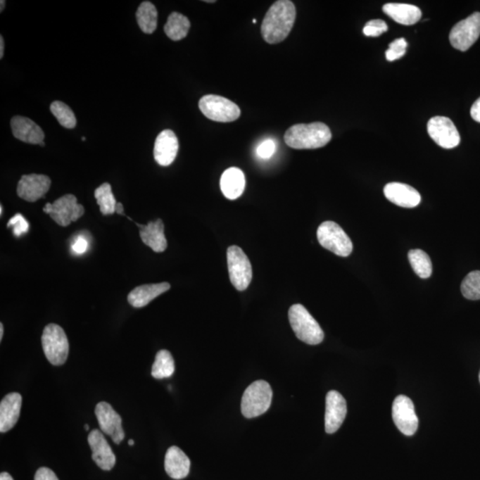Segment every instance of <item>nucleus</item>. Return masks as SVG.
<instances>
[{
	"mask_svg": "<svg viewBox=\"0 0 480 480\" xmlns=\"http://www.w3.org/2000/svg\"><path fill=\"white\" fill-rule=\"evenodd\" d=\"M296 9L289 0L274 2L263 19L261 32L263 39L269 44H278L289 37L295 25Z\"/></svg>",
	"mask_w": 480,
	"mask_h": 480,
	"instance_id": "obj_1",
	"label": "nucleus"
},
{
	"mask_svg": "<svg viewBox=\"0 0 480 480\" xmlns=\"http://www.w3.org/2000/svg\"><path fill=\"white\" fill-rule=\"evenodd\" d=\"M332 139V133L326 124L314 122L296 124L284 135L287 146L296 150H312L326 146Z\"/></svg>",
	"mask_w": 480,
	"mask_h": 480,
	"instance_id": "obj_2",
	"label": "nucleus"
},
{
	"mask_svg": "<svg viewBox=\"0 0 480 480\" xmlns=\"http://www.w3.org/2000/svg\"><path fill=\"white\" fill-rule=\"evenodd\" d=\"M291 327L299 340L310 346L322 343L324 332L320 324L302 304H293L289 310Z\"/></svg>",
	"mask_w": 480,
	"mask_h": 480,
	"instance_id": "obj_3",
	"label": "nucleus"
},
{
	"mask_svg": "<svg viewBox=\"0 0 480 480\" xmlns=\"http://www.w3.org/2000/svg\"><path fill=\"white\" fill-rule=\"evenodd\" d=\"M272 389L265 381H253L246 389L241 411L246 418L260 417L268 411L272 401Z\"/></svg>",
	"mask_w": 480,
	"mask_h": 480,
	"instance_id": "obj_4",
	"label": "nucleus"
},
{
	"mask_svg": "<svg viewBox=\"0 0 480 480\" xmlns=\"http://www.w3.org/2000/svg\"><path fill=\"white\" fill-rule=\"evenodd\" d=\"M44 353L53 366H62L69 356V341L64 330L56 324H49L44 329L42 337Z\"/></svg>",
	"mask_w": 480,
	"mask_h": 480,
	"instance_id": "obj_5",
	"label": "nucleus"
},
{
	"mask_svg": "<svg viewBox=\"0 0 480 480\" xmlns=\"http://www.w3.org/2000/svg\"><path fill=\"white\" fill-rule=\"evenodd\" d=\"M198 107L206 117L216 122H232L238 120L241 114V110L236 103L227 98L215 94L203 96L199 100Z\"/></svg>",
	"mask_w": 480,
	"mask_h": 480,
	"instance_id": "obj_6",
	"label": "nucleus"
},
{
	"mask_svg": "<svg viewBox=\"0 0 480 480\" xmlns=\"http://www.w3.org/2000/svg\"><path fill=\"white\" fill-rule=\"evenodd\" d=\"M317 236L320 244L334 255L347 257L353 252V242L336 222L327 221L321 224Z\"/></svg>",
	"mask_w": 480,
	"mask_h": 480,
	"instance_id": "obj_7",
	"label": "nucleus"
},
{
	"mask_svg": "<svg viewBox=\"0 0 480 480\" xmlns=\"http://www.w3.org/2000/svg\"><path fill=\"white\" fill-rule=\"evenodd\" d=\"M227 263L229 279L235 289L244 291L253 278L251 263L239 246H232L227 250Z\"/></svg>",
	"mask_w": 480,
	"mask_h": 480,
	"instance_id": "obj_8",
	"label": "nucleus"
},
{
	"mask_svg": "<svg viewBox=\"0 0 480 480\" xmlns=\"http://www.w3.org/2000/svg\"><path fill=\"white\" fill-rule=\"evenodd\" d=\"M43 211L49 214L57 225L67 227L84 215V208L77 203L75 196L67 194L53 203H46Z\"/></svg>",
	"mask_w": 480,
	"mask_h": 480,
	"instance_id": "obj_9",
	"label": "nucleus"
},
{
	"mask_svg": "<svg viewBox=\"0 0 480 480\" xmlns=\"http://www.w3.org/2000/svg\"><path fill=\"white\" fill-rule=\"evenodd\" d=\"M480 36V13L476 12L462 21L456 23L449 35L454 49L467 51Z\"/></svg>",
	"mask_w": 480,
	"mask_h": 480,
	"instance_id": "obj_10",
	"label": "nucleus"
},
{
	"mask_svg": "<svg viewBox=\"0 0 480 480\" xmlns=\"http://www.w3.org/2000/svg\"><path fill=\"white\" fill-rule=\"evenodd\" d=\"M392 418L398 430L405 436H413L418 429L419 420L413 401L400 395L392 405Z\"/></svg>",
	"mask_w": 480,
	"mask_h": 480,
	"instance_id": "obj_11",
	"label": "nucleus"
},
{
	"mask_svg": "<svg viewBox=\"0 0 480 480\" xmlns=\"http://www.w3.org/2000/svg\"><path fill=\"white\" fill-rule=\"evenodd\" d=\"M427 130L431 139L442 148H455L461 141L457 128L450 118L447 117L431 118L429 120Z\"/></svg>",
	"mask_w": 480,
	"mask_h": 480,
	"instance_id": "obj_12",
	"label": "nucleus"
},
{
	"mask_svg": "<svg viewBox=\"0 0 480 480\" xmlns=\"http://www.w3.org/2000/svg\"><path fill=\"white\" fill-rule=\"evenodd\" d=\"M96 415L101 431L110 436L115 444H120L125 438L122 418L107 402L96 405Z\"/></svg>",
	"mask_w": 480,
	"mask_h": 480,
	"instance_id": "obj_13",
	"label": "nucleus"
},
{
	"mask_svg": "<svg viewBox=\"0 0 480 480\" xmlns=\"http://www.w3.org/2000/svg\"><path fill=\"white\" fill-rule=\"evenodd\" d=\"M347 415V403L343 395L336 391H331L326 398V415L324 430L333 434L339 430Z\"/></svg>",
	"mask_w": 480,
	"mask_h": 480,
	"instance_id": "obj_14",
	"label": "nucleus"
},
{
	"mask_svg": "<svg viewBox=\"0 0 480 480\" xmlns=\"http://www.w3.org/2000/svg\"><path fill=\"white\" fill-rule=\"evenodd\" d=\"M51 186V179L45 175H25L17 185V195L23 201L36 202L45 197Z\"/></svg>",
	"mask_w": 480,
	"mask_h": 480,
	"instance_id": "obj_15",
	"label": "nucleus"
},
{
	"mask_svg": "<svg viewBox=\"0 0 480 480\" xmlns=\"http://www.w3.org/2000/svg\"><path fill=\"white\" fill-rule=\"evenodd\" d=\"M87 441L92 450V459L98 467L103 471H110L116 464V456L103 434L99 430H93Z\"/></svg>",
	"mask_w": 480,
	"mask_h": 480,
	"instance_id": "obj_16",
	"label": "nucleus"
},
{
	"mask_svg": "<svg viewBox=\"0 0 480 480\" xmlns=\"http://www.w3.org/2000/svg\"><path fill=\"white\" fill-rule=\"evenodd\" d=\"M179 150L177 135L172 130L162 131L154 145V158L158 165L168 167L175 160Z\"/></svg>",
	"mask_w": 480,
	"mask_h": 480,
	"instance_id": "obj_17",
	"label": "nucleus"
},
{
	"mask_svg": "<svg viewBox=\"0 0 480 480\" xmlns=\"http://www.w3.org/2000/svg\"><path fill=\"white\" fill-rule=\"evenodd\" d=\"M11 128L13 137L23 143L39 144L45 146L44 139L45 134L42 128L30 118L15 116L11 120Z\"/></svg>",
	"mask_w": 480,
	"mask_h": 480,
	"instance_id": "obj_18",
	"label": "nucleus"
},
{
	"mask_svg": "<svg viewBox=\"0 0 480 480\" xmlns=\"http://www.w3.org/2000/svg\"><path fill=\"white\" fill-rule=\"evenodd\" d=\"M384 192L388 201L398 207L413 208L417 207L421 202V195L415 188L400 182L388 184L385 186Z\"/></svg>",
	"mask_w": 480,
	"mask_h": 480,
	"instance_id": "obj_19",
	"label": "nucleus"
},
{
	"mask_svg": "<svg viewBox=\"0 0 480 480\" xmlns=\"http://www.w3.org/2000/svg\"><path fill=\"white\" fill-rule=\"evenodd\" d=\"M23 403L22 395L12 392L0 403V432L5 434L15 427L19 420Z\"/></svg>",
	"mask_w": 480,
	"mask_h": 480,
	"instance_id": "obj_20",
	"label": "nucleus"
},
{
	"mask_svg": "<svg viewBox=\"0 0 480 480\" xmlns=\"http://www.w3.org/2000/svg\"><path fill=\"white\" fill-rule=\"evenodd\" d=\"M191 461L184 452L178 447H171L165 457V472L170 478L182 479L190 473Z\"/></svg>",
	"mask_w": 480,
	"mask_h": 480,
	"instance_id": "obj_21",
	"label": "nucleus"
},
{
	"mask_svg": "<svg viewBox=\"0 0 480 480\" xmlns=\"http://www.w3.org/2000/svg\"><path fill=\"white\" fill-rule=\"evenodd\" d=\"M140 228V236L145 245L156 253L164 252L168 248V241L164 233V224L161 219L150 222L147 225L137 224Z\"/></svg>",
	"mask_w": 480,
	"mask_h": 480,
	"instance_id": "obj_22",
	"label": "nucleus"
},
{
	"mask_svg": "<svg viewBox=\"0 0 480 480\" xmlns=\"http://www.w3.org/2000/svg\"><path fill=\"white\" fill-rule=\"evenodd\" d=\"M170 284L162 282L158 284H147L135 287L127 296L128 303L134 308H143L156 299L158 296L168 292L170 289Z\"/></svg>",
	"mask_w": 480,
	"mask_h": 480,
	"instance_id": "obj_23",
	"label": "nucleus"
},
{
	"mask_svg": "<svg viewBox=\"0 0 480 480\" xmlns=\"http://www.w3.org/2000/svg\"><path fill=\"white\" fill-rule=\"evenodd\" d=\"M220 186L225 198L234 201L245 191V175L238 168H229L222 174Z\"/></svg>",
	"mask_w": 480,
	"mask_h": 480,
	"instance_id": "obj_24",
	"label": "nucleus"
},
{
	"mask_svg": "<svg viewBox=\"0 0 480 480\" xmlns=\"http://www.w3.org/2000/svg\"><path fill=\"white\" fill-rule=\"evenodd\" d=\"M383 11L402 25H413L422 17V11L417 6L402 3H388L384 6Z\"/></svg>",
	"mask_w": 480,
	"mask_h": 480,
	"instance_id": "obj_25",
	"label": "nucleus"
},
{
	"mask_svg": "<svg viewBox=\"0 0 480 480\" xmlns=\"http://www.w3.org/2000/svg\"><path fill=\"white\" fill-rule=\"evenodd\" d=\"M191 28L190 20L180 13L174 12L168 16L164 30L165 35L174 42L184 39Z\"/></svg>",
	"mask_w": 480,
	"mask_h": 480,
	"instance_id": "obj_26",
	"label": "nucleus"
},
{
	"mask_svg": "<svg viewBox=\"0 0 480 480\" xmlns=\"http://www.w3.org/2000/svg\"><path fill=\"white\" fill-rule=\"evenodd\" d=\"M137 19L143 32L151 34L158 26V11L156 6L150 1H144L137 12Z\"/></svg>",
	"mask_w": 480,
	"mask_h": 480,
	"instance_id": "obj_27",
	"label": "nucleus"
},
{
	"mask_svg": "<svg viewBox=\"0 0 480 480\" xmlns=\"http://www.w3.org/2000/svg\"><path fill=\"white\" fill-rule=\"evenodd\" d=\"M175 371V360L172 354L167 350L158 351L152 365L151 375L155 379H164L171 377Z\"/></svg>",
	"mask_w": 480,
	"mask_h": 480,
	"instance_id": "obj_28",
	"label": "nucleus"
},
{
	"mask_svg": "<svg viewBox=\"0 0 480 480\" xmlns=\"http://www.w3.org/2000/svg\"><path fill=\"white\" fill-rule=\"evenodd\" d=\"M408 260L412 268L421 279L430 278L432 273V263L430 256L421 249L410 250Z\"/></svg>",
	"mask_w": 480,
	"mask_h": 480,
	"instance_id": "obj_29",
	"label": "nucleus"
},
{
	"mask_svg": "<svg viewBox=\"0 0 480 480\" xmlns=\"http://www.w3.org/2000/svg\"><path fill=\"white\" fill-rule=\"evenodd\" d=\"M94 198L99 205L100 211L103 215H113L116 213L117 201L111 190V185L106 182L94 191Z\"/></svg>",
	"mask_w": 480,
	"mask_h": 480,
	"instance_id": "obj_30",
	"label": "nucleus"
},
{
	"mask_svg": "<svg viewBox=\"0 0 480 480\" xmlns=\"http://www.w3.org/2000/svg\"><path fill=\"white\" fill-rule=\"evenodd\" d=\"M51 113L58 120L61 126L65 128H69V130H72V128L76 127L77 120L75 114L67 104L63 103V101H56L51 104L50 106Z\"/></svg>",
	"mask_w": 480,
	"mask_h": 480,
	"instance_id": "obj_31",
	"label": "nucleus"
},
{
	"mask_svg": "<svg viewBox=\"0 0 480 480\" xmlns=\"http://www.w3.org/2000/svg\"><path fill=\"white\" fill-rule=\"evenodd\" d=\"M461 291L466 299L480 300V272L475 270L469 273L462 280Z\"/></svg>",
	"mask_w": 480,
	"mask_h": 480,
	"instance_id": "obj_32",
	"label": "nucleus"
},
{
	"mask_svg": "<svg viewBox=\"0 0 480 480\" xmlns=\"http://www.w3.org/2000/svg\"><path fill=\"white\" fill-rule=\"evenodd\" d=\"M408 43L403 38L395 39L393 42L390 44L389 49L386 51V59L390 62H393L395 60L400 59L405 55V49H407Z\"/></svg>",
	"mask_w": 480,
	"mask_h": 480,
	"instance_id": "obj_33",
	"label": "nucleus"
},
{
	"mask_svg": "<svg viewBox=\"0 0 480 480\" xmlns=\"http://www.w3.org/2000/svg\"><path fill=\"white\" fill-rule=\"evenodd\" d=\"M8 228H12L13 234L16 236H21L29 229V224L27 220L21 214H16L9 220Z\"/></svg>",
	"mask_w": 480,
	"mask_h": 480,
	"instance_id": "obj_34",
	"label": "nucleus"
},
{
	"mask_svg": "<svg viewBox=\"0 0 480 480\" xmlns=\"http://www.w3.org/2000/svg\"><path fill=\"white\" fill-rule=\"evenodd\" d=\"M388 26L383 20H372L364 27L363 32L367 37H379L386 32Z\"/></svg>",
	"mask_w": 480,
	"mask_h": 480,
	"instance_id": "obj_35",
	"label": "nucleus"
},
{
	"mask_svg": "<svg viewBox=\"0 0 480 480\" xmlns=\"http://www.w3.org/2000/svg\"><path fill=\"white\" fill-rule=\"evenodd\" d=\"M276 151V144L273 140L263 141L257 148L256 152L259 158L263 160H268Z\"/></svg>",
	"mask_w": 480,
	"mask_h": 480,
	"instance_id": "obj_36",
	"label": "nucleus"
},
{
	"mask_svg": "<svg viewBox=\"0 0 480 480\" xmlns=\"http://www.w3.org/2000/svg\"><path fill=\"white\" fill-rule=\"evenodd\" d=\"M34 480H59L56 473L49 468L42 467L37 471Z\"/></svg>",
	"mask_w": 480,
	"mask_h": 480,
	"instance_id": "obj_37",
	"label": "nucleus"
},
{
	"mask_svg": "<svg viewBox=\"0 0 480 480\" xmlns=\"http://www.w3.org/2000/svg\"><path fill=\"white\" fill-rule=\"evenodd\" d=\"M89 249V241L84 236H77L72 244V250L77 255H82Z\"/></svg>",
	"mask_w": 480,
	"mask_h": 480,
	"instance_id": "obj_38",
	"label": "nucleus"
},
{
	"mask_svg": "<svg viewBox=\"0 0 480 480\" xmlns=\"http://www.w3.org/2000/svg\"><path fill=\"white\" fill-rule=\"evenodd\" d=\"M471 115L473 120L476 121V122L480 123V97L475 101L474 103H473L471 110Z\"/></svg>",
	"mask_w": 480,
	"mask_h": 480,
	"instance_id": "obj_39",
	"label": "nucleus"
},
{
	"mask_svg": "<svg viewBox=\"0 0 480 480\" xmlns=\"http://www.w3.org/2000/svg\"><path fill=\"white\" fill-rule=\"evenodd\" d=\"M4 51H5V42H4V38H3V36H0V58H3L4 57Z\"/></svg>",
	"mask_w": 480,
	"mask_h": 480,
	"instance_id": "obj_40",
	"label": "nucleus"
},
{
	"mask_svg": "<svg viewBox=\"0 0 480 480\" xmlns=\"http://www.w3.org/2000/svg\"><path fill=\"white\" fill-rule=\"evenodd\" d=\"M116 213L118 215H126L124 212L123 205L121 203L118 202L116 206Z\"/></svg>",
	"mask_w": 480,
	"mask_h": 480,
	"instance_id": "obj_41",
	"label": "nucleus"
},
{
	"mask_svg": "<svg viewBox=\"0 0 480 480\" xmlns=\"http://www.w3.org/2000/svg\"><path fill=\"white\" fill-rule=\"evenodd\" d=\"M0 480H13V476L8 472H2L0 474Z\"/></svg>",
	"mask_w": 480,
	"mask_h": 480,
	"instance_id": "obj_42",
	"label": "nucleus"
},
{
	"mask_svg": "<svg viewBox=\"0 0 480 480\" xmlns=\"http://www.w3.org/2000/svg\"><path fill=\"white\" fill-rule=\"evenodd\" d=\"M3 336H4V324L0 323V341H2Z\"/></svg>",
	"mask_w": 480,
	"mask_h": 480,
	"instance_id": "obj_43",
	"label": "nucleus"
},
{
	"mask_svg": "<svg viewBox=\"0 0 480 480\" xmlns=\"http://www.w3.org/2000/svg\"><path fill=\"white\" fill-rule=\"evenodd\" d=\"M0 6H1V8H0V12L4 11V8L6 6V1L5 0H1V2H0Z\"/></svg>",
	"mask_w": 480,
	"mask_h": 480,
	"instance_id": "obj_44",
	"label": "nucleus"
},
{
	"mask_svg": "<svg viewBox=\"0 0 480 480\" xmlns=\"http://www.w3.org/2000/svg\"><path fill=\"white\" fill-rule=\"evenodd\" d=\"M128 445H130V446H134V441H133V439H130V441H128Z\"/></svg>",
	"mask_w": 480,
	"mask_h": 480,
	"instance_id": "obj_45",
	"label": "nucleus"
},
{
	"mask_svg": "<svg viewBox=\"0 0 480 480\" xmlns=\"http://www.w3.org/2000/svg\"><path fill=\"white\" fill-rule=\"evenodd\" d=\"M84 430H86V431L89 430V424H84Z\"/></svg>",
	"mask_w": 480,
	"mask_h": 480,
	"instance_id": "obj_46",
	"label": "nucleus"
},
{
	"mask_svg": "<svg viewBox=\"0 0 480 480\" xmlns=\"http://www.w3.org/2000/svg\"><path fill=\"white\" fill-rule=\"evenodd\" d=\"M204 2H206V3H215V0H205Z\"/></svg>",
	"mask_w": 480,
	"mask_h": 480,
	"instance_id": "obj_47",
	"label": "nucleus"
},
{
	"mask_svg": "<svg viewBox=\"0 0 480 480\" xmlns=\"http://www.w3.org/2000/svg\"><path fill=\"white\" fill-rule=\"evenodd\" d=\"M0 215H3V207H2V206H1V207H0Z\"/></svg>",
	"mask_w": 480,
	"mask_h": 480,
	"instance_id": "obj_48",
	"label": "nucleus"
},
{
	"mask_svg": "<svg viewBox=\"0 0 480 480\" xmlns=\"http://www.w3.org/2000/svg\"><path fill=\"white\" fill-rule=\"evenodd\" d=\"M82 141H86V137H83Z\"/></svg>",
	"mask_w": 480,
	"mask_h": 480,
	"instance_id": "obj_49",
	"label": "nucleus"
},
{
	"mask_svg": "<svg viewBox=\"0 0 480 480\" xmlns=\"http://www.w3.org/2000/svg\"><path fill=\"white\" fill-rule=\"evenodd\" d=\"M479 381H480V373H479Z\"/></svg>",
	"mask_w": 480,
	"mask_h": 480,
	"instance_id": "obj_50",
	"label": "nucleus"
}]
</instances>
